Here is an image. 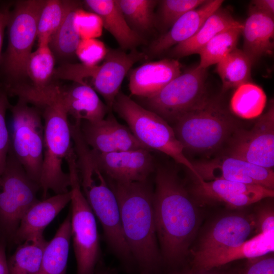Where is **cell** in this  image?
I'll list each match as a JSON object with an SVG mask.
<instances>
[{
	"label": "cell",
	"instance_id": "obj_1",
	"mask_svg": "<svg viewBox=\"0 0 274 274\" xmlns=\"http://www.w3.org/2000/svg\"><path fill=\"white\" fill-rule=\"evenodd\" d=\"M153 202L162 260L178 266L187 255L198 229L197 208L177 174L163 167L156 172Z\"/></svg>",
	"mask_w": 274,
	"mask_h": 274
},
{
	"label": "cell",
	"instance_id": "obj_2",
	"mask_svg": "<svg viewBox=\"0 0 274 274\" xmlns=\"http://www.w3.org/2000/svg\"><path fill=\"white\" fill-rule=\"evenodd\" d=\"M12 94L35 105L44 120V156L40 181L44 199L49 190L55 194L69 191L70 176L62 166L73 146L61 87L52 83L43 87L20 83L13 88Z\"/></svg>",
	"mask_w": 274,
	"mask_h": 274
},
{
	"label": "cell",
	"instance_id": "obj_3",
	"mask_svg": "<svg viewBox=\"0 0 274 274\" xmlns=\"http://www.w3.org/2000/svg\"><path fill=\"white\" fill-rule=\"evenodd\" d=\"M118 204L124 237L141 274H156L162 258L156 235L153 191L147 180H110Z\"/></svg>",
	"mask_w": 274,
	"mask_h": 274
},
{
	"label": "cell",
	"instance_id": "obj_4",
	"mask_svg": "<svg viewBox=\"0 0 274 274\" xmlns=\"http://www.w3.org/2000/svg\"><path fill=\"white\" fill-rule=\"evenodd\" d=\"M76 164L82 191L101 224L107 242L121 261L130 265L134 260L123 234L118 202L107 177L89 150L77 153Z\"/></svg>",
	"mask_w": 274,
	"mask_h": 274
},
{
	"label": "cell",
	"instance_id": "obj_5",
	"mask_svg": "<svg viewBox=\"0 0 274 274\" xmlns=\"http://www.w3.org/2000/svg\"><path fill=\"white\" fill-rule=\"evenodd\" d=\"M175 122L173 129L184 151L197 153L220 148L238 128L235 119L223 105L206 96Z\"/></svg>",
	"mask_w": 274,
	"mask_h": 274
},
{
	"label": "cell",
	"instance_id": "obj_6",
	"mask_svg": "<svg viewBox=\"0 0 274 274\" xmlns=\"http://www.w3.org/2000/svg\"><path fill=\"white\" fill-rule=\"evenodd\" d=\"M113 108L141 143L150 150H156L169 156L196 176L192 162L185 155L173 128L166 121L120 92L116 97Z\"/></svg>",
	"mask_w": 274,
	"mask_h": 274
},
{
	"label": "cell",
	"instance_id": "obj_7",
	"mask_svg": "<svg viewBox=\"0 0 274 274\" xmlns=\"http://www.w3.org/2000/svg\"><path fill=\"white\" fill-rule=\"evenodd\" d=\"M46 1L27 0L15 3L7 24L8 43L2 55L0 67L5 90L26 76V65L37 38L39 17Z\"/></svg>",
	"mask_w": 274,
	"mask_h": 274
},
{
	"label": "cell",
	"instance_id": "obj_8",
	"mask_svg": "<svg viewBox=\"0 0 274 274\" xmlns=\"http://www.w3.org/2000/svg\"><path fill=\"white\" fill-rule=\"evenodd\" d=\"M70 178L71 224L76 274H94L99 264L100 248L95 216L80 187L76 155L72 149L66 157Z\"/></svg>",
	"mask_w": 274,
	"mask_h": 274
},
{
	"label": "cell",
	"instance_id": "obj_9",
	"mask_svg": "<svg viewBox=\"0 0 274 274\" xmlns=\"http://www.w3.org/2000/svg\"><path fill=\"white\" fill-rule=\"evenodd\" d=\"M145 55L135 49L127 53L108 49L102 62L94 66L82 63H66L55 68L53 77L88 86L100 94L109 110L113 106L122 81L130 68Z\"/></svg>",
	"mask_w": 274,
	"mask_h": 274
},
{
	"label": "cell",
	"instance_id": "obj_10",
	"mask_svg": "<svg viewBox=\"0 0 274 274\" xmlns=\"http://www.w3.org/2000/svg\"><path fill=\"white\" fill-rule=\"evenodd\" d=\"M39 184L32 180L9 150L0 175V238L7 246L13 240L26 211L39 200Z\"/></svg>",
	"mask_w": 274,
	"mask_h": 274
},
{
	"label": "cell",
	"instance_id": "obj_11",
	"mask_svg": "<svg viewBox=\"0 0 274 274\" xmlns=\"http://www.w3.org/2000/svg\"><path fill=\"white\" fill-rule=\"evenodd\" d=\"M12 131L10 150L29 177L40 185L44 156V126L39 110L18 98L10 105Z\"/></svg>",
	"mask_w": 274,
	"mask_h": 274
},
{
	"label": "cell",
	"instance_id": "obj_12",
	"mask_svg": "<svg viewBox=\"0 0 274 274\" xmlns=\"http://www.w3.org/2000/svg\"><path fill=\"white\" fill-rule=\"evenodd\" d=\"M206 70L197 66L182 72L156 94L146 98L148 109L166 121L175 122L206 96Z\"/></svg>",
	"mask_w": 274,
	"mask_h": 274
},
{
	"label": "cell",
	"instance_id": "obj_13",
	"mask_svg": "<svg viewBox=\"0 0 274 274\" xmlns=\"http://www.w3.org/2000/svg\"><path fill=\"white\" fill-rule=\"evenodd\" d=\"M255 229L253 215L227 214L215 220L191 251L192 269L198 270L207 261L243 243Z\"/></svg>",
	"mask_w": 274,
	"mask_h": 274
},
{
	"label": "cell",
	"instance_id": "obj_14",
	"mask_svg": "<svg viewBox=\"0 0 274 274\" xmlns=\"http://www.w3.org/2000/svg\"><path fill=\"white\" fill-rule=\"evenodd\" d=\"M227 155L263 167L274 166V105L258 118L250 129L238 128L228 142Z\"/></svg>",
	"mask_w": 274,
	"mask_h": 274
},
{
	"label": "cell",
	"instance_id": "obj_15",
	"mask_svg": "<svg viewBox=\"0 0 274 274\" xmlns=\"http://www.w3.org/2000/svg\"><path fill=\"white\" fill-rule=\"evenodd\" d=\"M197 180H224L274 188L273 169L259 166L227 155L192 162Z\"/></svg>",
	"mask_w": 274,
	"mask_h": 274
},
{
	"label": "cell",
	"instance_id": "obj_16",
	"mask_svg": "<svg viewBox=\"0 0 274 274\" xmlns=\"http://www.w3.org/2000/svg\"><path fill=\"white\" fill-rule=\"evenodd\" d=\"M193 193L203 202H221L235 208L274 196L273 190L261 186L224 180H196Z\"/></svg>",
	"mask_w": 274,
	"mask_h": 274
},
{
	"label": "cell",
	"instance_id": "obj_17",
	"mask_svg": "<svg viewBox=\"0 0 274 274\" xmlns=\"http://www.w3.org/2000/svg\"><path fill=\"white\" fill-rule=\"evenodd\" d=\"M80 129L86 144L100 153L148 149L111 114L97 122L81 121Z\"/></svg>",
	"mask_w": 274,
	"mask_h": 274
},
{
	"label": "cell",
	"instance_id": "obj_18",
	"mask_svg": "<svg viewBox=\"0 0 274 274\" xmlns=\"http://www.w3.org/2000/svg\"><path fill=\"white\" fill-rule=\"evenodd\" d=\"M92 151L106 177L112 180L143 182L154 170L153 159L148 149L108 153Z\"/></svg>",
	"mask_w": 274,
	"mask_h": 274
},
{
	"label": "cell",
	"instance_id": "obj_19",
	"mask_svg": "<svg viewBox=\"0 0 274 274\" xmlns=\"http://www.w3.org/2000/svg\"><path fill=\"white\" fill-rule=\"evenodd\" d=\"M182 65L175 59L146 62L129 74V89L132 95L149 98L182 73Z\"/></svg>",
	"mask_w": 274,
	"mask_h": 274
},
{
	"label": "cell",
	"instance_id": "obj_20",
	"mask_svg": "<svg viewBox=\"0 0 274 274\" xmlns=\"http://www.w3.org/2000/svg\"><path fill=\"white\" fill-rule=\"evenodd\" d=\"M71 193L55 194L42 200H39L25 213L15 234L13 244L43 235L45 228L70 202Z\"/></svg>",
	"mask_w": 274,
	"mask_h": 274
},
{
	"label": "cell",
	"instance_id": "obj_21",
	"mask_svg": "<svg viewBox=\"0 0 274 274\" xmlns=\"http://www.w3.org/2000/svg\"><path fill=\"white\" fill-rule=\"evenodd\" d=\"M223 2L222 0L207 1L198 8L185 13L172 25L169 30L151 44L150 53L159 54L192 37L207 19L220 8Z\"/></svg>",
	"mask_w": 274,
	"mask_h": 274
},
{
	"label": "cell",
	"instance_id": "obj_22",
	"mask_svg": "<svg viewBox=\"0 0 274 274\" xmlns=\"http://www.w3.org/2000/svg\"><path fill=\"white\" fill-rule=\"evenodd\" d=\"M243 51L252 64L265 54H271L274 43L273 17L249 9V16L244 24Z\"/></svg>",
	"mask_w": 274,
	"mask_h": 274
},
{
	"label": "cell",
	"instance_id": "obj_23",
	"mask_svg": "<svg viewBox=\"0 0 274 274\" xmlns=\"http://www.w3.org/2000/svg\"><path fill=\"white\" fill-rule=\"evenodd\" d=\"M85 6L98 15L103 26L115 39L122 49H135L144 40L129 25L118 0H86Z\"/></svg>",
	"mask_w": 274,
	"mask_h": 274
},
{
	"label": "cell",
	"instance_id": "obj_24",
	"mask_svg": "<svg viewBox=\"0 0 274 274\" xmlns=\"http://www.w3.org/2000/svg\"><path fill=\"white\" fill-rule=\"evenodd\" d=\"M61 87V97L68 115L75 121L95 122L105 117L109 109L92 88L77 83Z\"/></svg>",
	"mask_w": 274,
	"mask_h": 274
},
{
	"label": "cell",
	"instance_id": "obj_25",
	"mask_svg": "<svg viewBox=\"0 0 274 274\" xmlns=\"http://www.w3.org/2000/svg\"><path fill=\"white\" fill-rule=\"evenodd\" d=\"M274 251V230L259 233L238 246L227 250L204 263L198 270L218 268L234 260L262 256Z\"/></svg>",
	"mask_w": 274,
	"mask_h": 274
},
{
	"label": "cell",
	"instance_id": "obj_26",
	"mask_svg": "<svg viewBox=\"0 0 274 274\" xmlns=\"http://www.w3.org/2000/svg\"><path fill=\"white\" fill-rule=\"evenodd\" d=\"M238 22L228 11L220 8L207 19L192 37L175 46L170 50V55L173 57H182L198 54L201 49L217 33Z\"/></svg>",
	"mask_w": 274,
	"mask_h": 274
},
{
	"label": "cell",
	"instance_id": "obj_27",
	"mask_svg": "<svg viewBox=\"0 0 274 274\" xmlns=\"http://www.w3.org/2000/svg\"><path fill=\"white\" fill-rule=\"evenodd\" d=\"M71 238L69 212L53 237L48 242L38 274H66Z\"/></svg>",
	"mask_w": 274,
	"mask_h": 274
},
{
	"label": "cell",
	"instance_id": "obj_28",
	"mask_svg": "<svg viewBox=\"0 0 274 274\" xmlns=\"http://www.w3.org/2000/svg\"><path fill=\"white\" fill-rule=\"evenodd\" d=\"M48 243L42 235L19 244L7 259L9 274H38Z\"/></svg>",
	"mask_w": 274,
	"mask_h": 274
},
{
	"label": "cell",
	"instance_id": "obj_29",
	"mask_svg": "<svg viewBox=\"0 0 274 274\" xmlns=\"http://www.w3.org/2000/svg\"><path fill=\"white\" fill-rule=\"evenodd\" d=\"M252 65L244 51L236 48L217 63L216 72L222 81V90L250 82Z\"/></svg>",
	"mask_w": 274,
	"mask_h": 274
},
{
	"label": "cell",
	"instance_id": "obj_30",
	"mask_svg": "<svg viewBox=\"0 0 274 274\" xmlns=\"http://www.w3.org/2000/svg\"><path fill=\"white\" fill-rule=\"evenodd\" d=\"M243 27V24L238 22L214 36L199 51L200 60L198 66L207 69L235 49Z\"/></svg>",
	"mask_w": 274,
	"mask_h": 274
},
{
	"label": "cell",
	"instance_id": "obj_31",
	"mask_svg": "<svg viewBox=\"0 0 274 274\" xmlns=\"http://www.w3.org/2000/svg\"><path fill=\"white\" fill-rule=\"evenodd\" d=\"M266 102L263 90L258 85L248 82L236 88L230 102V109L235 115L245 119L260 116Z\"/></svg>",
	"mask_w": 274,
	"mask_h": 274
},
{
	"label": "cell",
	"instance_id": "obj_32",
	"mask_svg": "<svg viewBox=\"0 0 274 274\" xmlns=\"http://www.w3.org/2000/svg\"><path fill=\"white\" fill-rule=\"evenodd\" d=\"M80 2L68 1V5L63 20L52 37L49 46L52 51L61 57H69L75 54L81 40L74 23V17Z\"/></svg>",
	"mask_w": 274,
	"mask_h": 274
},
{
	"label": "cell",
	"instance_id": "obj_33",
	"mask_svg": "<svg viewBox=\"0 0 274 274\" xmlns=\"http://www.w3.org/2000/svg\"><path fill=\"white\" fill-rule=\"evenodd\" d=\"M123 15L130 27L136 32H145L154 25L155 0H118Z\"/></svg>",
	"mask_w": 274,
	"mask_h": 274
},
{
	"label": "cell",
	"instance_id": "obj_34",
	"mask_svg": "<svg viewBox=\"0 0 274 274\" xmlns=\"http://www.w3.org/2000/svg\"><path fill=\"white\" fill-rule=\"evenodd\" d=\"M54 54L49 44L38 45L29 55L26 65V75L37 87L49 84L55 70Z\"/></svg>",
	"mask_w": 274,
	"mask_h": 274
},
{
	"label": "cell",
	"instance_id": "obj_35",
	"mask_svg": "<svg viewBox=\"0 0 274 274\" xmlns=\"http://www.w3.org/2000/svg\"><path fill=\"white\" fill-rule=\"evenodd\" d=\"M68 1L48 0L40 13L37 25L38 45L50 43L64 18Z\"/></svg>",
	"mask_w": 274,
	"mask_h": 274
},
{
	"label": "cell",
	"instance_id": "obj_36",
	"mask_svg": "<svg viewBox=\"0 0 274 274\" xmlns=\"http://www.w3.org/2000/svg\"><path fill=\"white\" fill-rule=\"evenodd\" d=\"M204 0H163L160 2L159 13L162 23L172 25L188 11L203 4Z\"/></svg>",
	"mask_w": 274,
	"mask_h": 274
},
{
	"label": "cell",
	"instance_id": "obj_37",
	"mask_svg": "<svg viewBox=\"0 0 274 274\" xmlns=\"http://www.w3.org/2000/svg\"><path fill=\"white\" fill-rule=\"evenodd\" d=\"M76 30L81 39H97L102 32L103 23L100 17L95 13L78 9L74 17Z\"/></svg>",
	"mask_w": 274,
	"mask_h": 274
},
{
	"label": "cell",
	"instance_id": "obj_38",
	"mask_svg": "<svg viewBox=\"0 0 274 274\" xmlns=\"http://www.w3.org/2000/svg\"><path fill=\"white\" fill-rule=\"evenodd\" d=\"M108 49L105 44L97 39H81L77 47L75 54L82 63L94 66L104 60Z\"/></svg>",
	"mask_w": 274,
	"mask_h": 274
},
{
	"label": "cell",
	"instance_id": "obj_39",
	"mask_svg": "<svg viewBox=\"0 0 274 274\" xmlns=\"http://www.w3.org/2000/svg\"><path fill=\"white\" fill-rule=\"evenodd\" d=\"M8 94L0 88V175L5 167L10 148V137L6 121L7 110L9 109Z\"/></svg>",
	"mask_w": 274,
	"mask_h": 274
},
{
	"label": "cell",
	"instance_id": "obj_40",
	"mask_svg": "<svg viewBox=\"0 0 274 274\" xmlns=\"http://www.w3.org/2000/svg\"><path fill=\"white\" fill-rule=\"evenodd\" d=\"M238 274H274V258L265 255L249 259L244 268L238 270Z\"/></svg>",
	"mask_w": 274,
	"mask_h": 274
},
{
	"label": "cell",
	"instance_id": "obj_41",
	"mask_svg": "<svg viewBox=\"0 0 274 274\" xmlns=\"http://www.w3.org/2000/svg\"><path fill=\"white\" fill-rule=\"evenodd\" d=\"M254 216L255 229L258 232L265 233L274 230V211L273 207L264 206L259 208Z\"/></svg>",
	"mask_w": 274,
	"mask_h": 274
},
{
	"label": "cell",
	"instance_id": "obj_42",
	"mask_svg": "<svg viewBox=\"0 0 274 274\" xmlns=\"http://www.w3.org/2000/svg\"><path fill=\"white\" fill-rule=\"evenodd\" d=\"M249 9L260 11L272 17L274 15L273 0H255L251 2Z\"/></svg>",
	"mask_w": 274,
	"mask_h": 274
},
{
	"label": "cell",
	"instance_id": "obj_43",
	"mask_svg": "<svg viewBox=\"0 0 274 274\" xmlns=\"http://www.w3.org/2000/svg\"><path fill=\"white\" fill-rule=\"evenodd\" d=\"M10 10L9 5H3L0 6V62L4 31L7 26Z\"/></svg>",
	"mask_w": 274,
	"mask_h": 274
},
{
	"label": "cell",
	"instance_id": "obj_44",
	"mask_svg": "<svg viewBox=\"0 0 274 274\" xmlns=\"http://www.w3.org/2000/svg\"><path fill=\"white\" fill-rule=\"evenodd\" d=\"M172 274H238V270H223L217 269V268L208 270H195L193 269L176 271Z\"/></svg>",
	"mask_w": 274,
	"mask_h": 274
},
{
	"label": "cell",
	"instance_id": "obj_45",
	"mask_svg": "<svg viewBox=\"0 0 274 274\" xmlns=\"http://www.w3.org/2000/svg\"><path fill=\"white\" fill-rule=\"evenodd\" d=\"M7 246L6 242L0 238V274H9L6 251Z\"/></svg>",
	"mask_w": 274,
	"mask_h": 274
},
{
	"label": "cell",
	"instance_id": "obj_46",
	"mask_svg": "<svg viewBox=\"0 0 274 274\" xmlns=\"http://www.w3.org/2000/svg\"><path fill=\"white\" fill-rule=\"evenodd\" d=\"M94 274H113V272L110 269L101 266L99 263Z\"/></svg>",
	"mask_w": 274,
	"mask_h": 274
}]
</instances>
